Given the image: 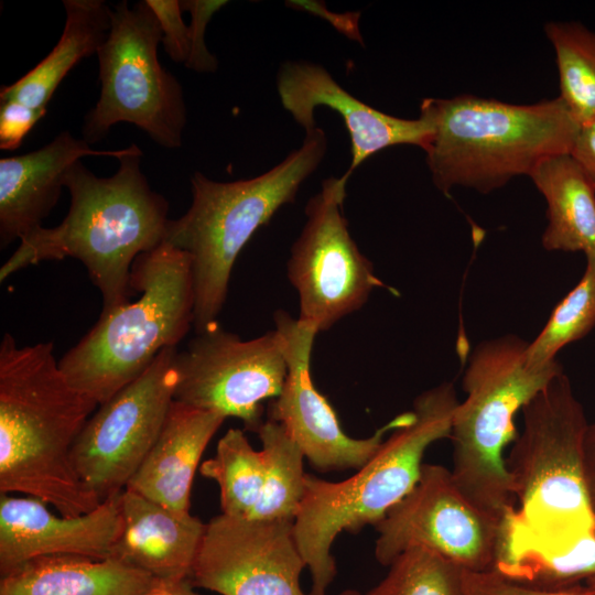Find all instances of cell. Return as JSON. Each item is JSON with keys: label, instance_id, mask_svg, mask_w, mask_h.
<instances>
[{"label": "cell", "instance_id": "obj_33", "mask_svg": "<svg viewBox=\"0 0 595 595\" xmlns=\"http://www.w3.org/2000/svg\"><path fill=\"white\" fill-rule=\"evenodd\" d=\"M45 113L15 100L0 101V149H18Z\"/></svg>", "mask_w": 595, "mask_h": 595}, {"label": "cell", "instance_id": "obj_19", "mask_svg": "<svg viewBox=\"0 0 595 595\" xmlns=\"http://www.w3.org/2000/svg\"><path fill=\"white\" fill-rule=\"evenodd\" d=\"M120 504L123 530L110 558L164 582L190 580L206 524L130 489Z\"/></svg>", "mask_w": 595, "mask_h": 595}, {"label": "cell", "instance_id": "obj_37", "mask_svg": "<svg viewBox=\"0 0 595 595\" xmlns=\"http://www.w3.org/2000/svg\"><path fill=\"white\" fill-rule=\"evenodd\" d=\"M338 595H363V594H360L358 591H355V589H345Z\"/></svg>", "mask_w": 595, "mask_h": 595}, {"label": "cell", "instance_id": "obj_27", "mask_svg": "<svg viewBox=\"0 0 595 595\" xmlns=\"http://www.w3.org/2000/svg\"><path fill=\"white\" fill-rule=\"evenodd\" d=\"M559 71L560 96L580 126L595 120V32L578 22L544 26Z\"/></svg>", "mask_w": 595, "mask_h": 595}, {"label": "cell", "instance_id": "obj_38", "mask_svg": "<svg viewBox=\"0 0 595 595\" xmlns=\"http://www.w3.org/2000/svg\"><path fill=\"white\" fill-rule=\"evenodd\" d=\"M588 581H593V582H595V576H594V577H592V578H589Z\"/></svg>", "mask_w": 595, "mask_h": 595}, {"label": "cell", "instance_id": "obj_11", "mask_svg": "<svg viewBox=\"0 0 595 595\" xmlns=\"http://www.w3.org/2000/svg\"><path fill=\"white\" fill-rule=\"evenodd\" d=\"M177 347L151 366L88 419L72 451L83 484L102 502L119 495L156 442L177 385Z\"/></svg>", "mask_w": 595, "mask_h": 595}, {"label": "cell", "instance_id": "obj_29", "mask_svg": "<svg viewBox=\"0 0 595 595\" xmlns=\"http://www.w3.org/2000/svg\"><path fill=\"white\" fill-rule=\"evenodd\" d=\"M463 571L435 553L414 547L389 565V572L365 595H464Z\"/></svg>", "mask_w": 595, "mask_h": 595}, {"label": "cell", "instance_id": "obj_30", "mask_svg": "<svg viewBox=\"0 0 595 595\" xmlns=\"http://www.w3.org/2000/svg\"><path fill=\"white\" fill-rule=\"evenodd\" d=\"M464 595H595V582L561 588H545L508 580L493 570L482 572L463 571Z\"/></svg>", "mask_w": 595, "mask_h": 595}, {"label": "cell", "instance_id": "obj_5", "mask_svg": "<svg viewBox=\"0 0 595 595\" xmlns=\"http://www.w3.org/2000/svg\"><path fill=\"white\" fill-rule=\"evenodd\" d=\"M326 150V134L316 127L305 133L299 149L256 177L218 182L201 172L193 174L192 204L184 215L169 220L164 241L192 258L196 334L218 323L242 248L283 205L294 202Z\"/></svg>", "mask_w": 595, "mask_h": 595}, {"label": "cell", "instance_id": "obj_20", "mask_svg": "<svg viewBox=\"0 0 595 595\" xmlns=\"http://www.w3.org/2000/svg\"><path fill=\"white\" fill-rule=\"evenodd\" d=\"M225 419L174 400L156 442L125 489L169 509L190 512L195 472Z\"/></svg>", "mask_w": 595, "mask_h": 595}, {"label": "cell", "instance_id": "obj_7", "mask_svg": "<svg viewBox=\"0 0 595 595\" xmlns=\"http://www.w3.org/2000/svg\"><path fill=\"white\" fill-rule=\"evenodd\" d=\"M521 412L522 430L506 455L517 515L540 544L565 554L595 533L584 467V408L563 371Z\"/></svg>", "mask_w": 595, "mask_h": 595}, {"label": "cell", "instance_id": "obj_36", "mask_svg": "<svg viewBox=\"0 0 595 595\" xmlns=\"http://www.w3.org/2000/svg\"><path fill=\"white\" fill-rule=\"evenodd\" d=\"M190 580L163 582L159 587L145 595H203L194 591Z\"/></svg>", "mask_w": 595, "mask_h": 595}, {"label": "cell", "instance_id": "obj_14", "mask_svg": "<svg viewBox=\"0 0 595 595\" xmlns=\"http://www.w3.org/2000/svg\"><path fill=\"white\" fill-rule=\"evenodd\" d=\"M274 322L282 340L286 377L280 394L269 403L268 419L283 426L316 470L359 469L379 450L387 433L414 418L413 410L398 414L369 437L348 436L311 379V354L318 332L283 311L274 314Z\"/></svg>", "mask_w": 595, "mask_h": 595}, {"label": "cell", "instance_id": "obj_35", "mask_svg": "<svg viewBox=\"0 0 595 595\" xmlns=\"http://www.w3.org/2000/svg\"><path fill=\"white\" fill-rule=\"evenodd\" d=\"M584 467L588 497L595 513V422L588 423L584 437Z\"/></svg>", "mask_w": 595, "mask_h": 595}, {"label": "cell", "instance_id": "obj_28", "mask_svg": "<svg viewBox=\"0 0 595 595\" xmlns=\"http://www.w3.org/2000/svg\"><path fill=\"white\" fill-rule=\"evenodd\" d=\"M595 326V260L586 258L577 284L555 305L537 337L529 342L528 359L534 365L556 360L566 345L587 335Z\"/></svg>", "mask_w": 595, "mask_h": 595}, {"label": "cell", "instance_id": "obj_23", "mask_svg": "<svg viewBox=\"0 0 595 595\" xmlns=\"http://www.w3.org/2000/svg\"><path fill=\"white\" fill-rule=\"evenodd\" d=\"M66 21L57 44L33 69L2 86L0 101L15 100L46 111L56 88L84 57L97 54L110 31L111 8L102 0H64Z\"/></svg>", "mask_w": 595, "mask_h": 595}, {"label": "cell", "instance_id": "obj_2", "mask_svg": "<svg viewBox=\"0 0 595 595\" xmlns=\"http://www.w3.org/2000/svg\"><path fill=\"white\" fill-rule=\"evenodd\" d=\"M138 148L118 161L110 177H98L82 160L68 170L67 215L55 227H37L20 240L0 268V281L43 261L75 258L86 268L108 311L131 300L136 259L165 239L169 204L141 171Z\"/></svg>", "mask_w": 595, "mask_h": 595}, {"label": "cell", "instance_id": "obj_8", "mask_svg": "<svg viewBox=\"0 0 595 595\" xmlns=\"http://www.w3.org/2000/svg\"><path fill=\"white\" fill-rule=\"evenodd\" d=\"M529 342L508 334L479 343L463 376L466 397L453 418V478L482 510L499 519L515 506L505 451L518 435L516 415L563 372L558 360L534 365Z\"/></svg>", "mask_w": 595, "mask_h": 595}, {"label": "cell", "instance_id": "obj_6", "mask_svg": "<svg viewBox=\"0 0 595 595\" xmlns=\"http://www.w3.org/2000/svg\"><path fill=\"white\" fill-rule=\"evenodd\" d=\"M131 288L140 292L100 316L60 360L68 381L98 405L140 377L166 348L177 347L194 325L191 256L163 241L132 264Z\"/></svg>", "mask_w": 595, "mask_h": 595}, {"label": "cell", "instance_id": "obj_21", "mask_svg": "<svg viewBox=\"0 0 595 595\" xmlns=\"http://www.w3.org/2000/svg\"><path fill=\"white\" fill-rule=\"evenodd\" d=\"M163 582L115 558L51 555L1 575L0 595H145Z\"/></svg>", "mask_w": 595, "mask_h": 595}, {"label": "cell", "instance_id": "obj_3", "mask_svg": "<svg viewBox=\"0 0 595 595\" xmlns=\"http://www.w3.org/2000/svg\"><path fill=\"white\" fill-rule=\"evenodd\" d=\"M458 402L453 383L437 385L414 399V418L393 430L355 475L335 483L305 474L293 534L311 572L309 595H326L335 578L336 537L375 526L416 485L429 446L450 439Z\"/></svg>", "mask_w": 595, "mask_h": 595}, {"label": "cell", "instance_id": "obj_24", "mask_svg": "<svg viewBox=\"0 0 595 595\" xmlns=\"http://www.w3.org/2000/svg\"><path fill=\"white\" fill-rule=\"evenodd\" d=\"M491 570L513 582L545 588L587 582L595 576V533L559 554L532 537L512 507L500 518Z\"/></svg>", "mask_w": 595, "mask_h": 595}, {"label": "cell", "instance_id": "obj_34", "mask_svg": "<svg viewBox=\"0 0 595 595\" xmlns=\"http://www.w3.org/2000/svg\"><path fill=\"white\" fill-rule=\"evenodd\" d=\"M571 156L595 187V120L581 126Z\"/></svg>", "mask_w": 595, "mask_h": 595}, {"label": "cell", "instance_id": "obj_9", "mask_svg": "<svg viewBox=\"0 0 595 595\" xmlns=\"http://www.w3.org/2000/svg\"><path fill=\"white\" fill-rule=\"evenodd\" d=\"M110 31L97 52L100 95L86 115L83 139H104L118 122H129L166 149L182 147L186 107L178 80L159 62V22L144 1L111 8Z\"/></svg>", "mask_w": 595, "mask_h": 595}, {"label": "cell", "instance_id": "obj_17", "mask_svg": "<svg viewBox=\"0 0 595 595\" xmlns=\"http://www.w3.org/2000/svg\"><path fill=\"white\" fill-rule=\"evenodd\" d=\"M120 494L76 517L56 516L34 497L1 494L0 574L41 556L110 558L123 530Z\"/></svg>", "mask_w": 595, "mask_h": 595}, {"label": "cell", "instance_id": "obj_4", "mask_svg": "<svg viewBox=\"0 0 595 595\" xmlns=\"http://www.w3.org/2000/svg\"><path fill=\"white\" fill-rule=\"evenodd\" d=\"M432 123L426 164L444 194L455 186L489 193L530 175L545 159L571 154L581 126L559 98L513 105L473 95L426 98Z\"/></svg>", "mask_w": 595, "mask_h": 595}, {"label": "cell", "instance_id": "obj_31", "mask_svg": "<svg viewBox=\"0 0 595 595\" xmlns=\"http://www.w3.org/2000/svg\"><path fill=\"white\" fill-rule=\"evenodd\" d=\"M155 15L161 32L162 44L176 63H186L191 54V28L182 18L181 1L177 0H145Z\"/></svg>", "mask_w": 595, "mask_h": 595}, {"label": "cell", "instance_id": "obj_10", "mask_svg": "<svg viewBox=\"0 0 595 595\" xmlns=\"http://www.w3.org/2000/svg\"><path fill=\"white\" fill-rule=\"evenodd\" d=\"M349 176H331L306 204V221L291 248L286 275L300 301L299 321L318 333L361 309L386 286L361 253L344 215Z\"/></svg>", "mask_w": 595, "mask_h": 595}, {"label": "cell", "instance_id": "obj_26", "mask_svg": "<svg viewBox=\"0 0 595 595\" xmlns=\"http://www.w3.org/2000/svg\"><path fill=\"white\" fill-rule=\"evenodd\" d=\"M257 433L262 443L266 478L249 519L294 521L304 495V454L275 421L268 419Z\"/></svg>", "mask_w": 595, "mask_h": 595}, {"label": "cell", "instance_id": "obj_12", "mask_svg": "<svg viewBox=\"0 0 595 595\" xmlns=\"http://www.w3.org/2000/svg\"><path fill=\"white\" fill-rule=\"evenodd\" d=\"M174 400L240 419L258 432L262 402L277 398L286 377L282 340L274 329L244 340L216 323L177 351Z\"/></svg>", "mask_w": 595, "mask_h": 595}, {"label": "cell", "instance_id": "obj_25", "mask_svg": "<svg viewBox=\"0 0 595 595\" xmlns=\"http://www.w3.org/2000/svg\"><path fill=\"white\" fill-rule=\"evenodd\" d=\"M199 473L218 484L221 513L249 518L264 486V455L253 450L242 430L229 429L218 441L216 454L201 464Z\"/></svg>", "mask_w": 595, "mask_h": 595}, {"label": "cell", "instance_id": "obj_16", "mask_svg": "<svg viewBox=\"0 0 595 595\" xmlns=\"http://www.w3.org/2000/svg\"><path fill=\"white\" fill-rule=\"evenodd\" d=\"M277 89L282 107L305 133L317 127L314 118L317 107H328L340 115L351 145L347 176L383 149L410 144L425 151L432 139L433 127L425 116L403 119L375 109L344 89L318 64L285 62L278 73Z\"/></svg>", "mask_w": 595, "mask_h": 595}, {"label": "cell", "instance_id": "obj_1", "mask_svg": "<svg viewBox=\"0 0 595 595\" xmlns=\"http://www.w3.org/2000/svg\"><path fill=\"white\" fill-rule=\"evenodd\" d=\"M97 402L62 371L53 343L0 344V493H22L76 517L100 500L78 477L73 446Z\"/></svg>", "mask_w": 595, "mask_h": 595}, {"label": "cell", "instance_id": "obj_15", "mask_svg": "<svg viewBox=\"0 0 595 595\" xmlns=\"http://www.w3.org/2000/svg\"><path fill=\"white\" fill-rule=\"evenodd\" d=\"M304 567L293 521L220 513L206 524L190 582L220 595H305Z\"/></svg>", "mask_w": 595, "mask_h": 595}, {"label": "cell", "instance_id": "obj_22", "mask_svg": "<svg viewBox=\"0 0 595 595\" xmlns=\"http://www.w3.org/2000/svg\"><path fill=\"white\" fill-rule=\"evenodd\" d=\"M547 202L542 245L595 260V187L571 154L542 161L529 175Z\"/></svg>", "mask_w": 595, "mask_h": 595}, {"label": "cell", "instance_id": "obj_18", "mask_svg": "<svg viewBox=\"0 0 595 595\" xmlns=\"http://www.w3.org/2000/svg\"><path fill=\"white\" fill-rule=\"evenodd\" d=\"M83 138L62 131L39 150L0 160L1 248L21 240L48 216L61 196L69 167L84 156H113L117 160L139 147L95 150Z\"/></svg>", "mask_w": 595, "mask_h": 595}, {"label": "cell", "instance_id": "obj_32", "mask_svg": "<svg viewBox=\"0 0 595 595\" xmlns=\"http://www.w3.org/2000/svg\"><path fill=\"white\" fill-rule=\"evenodd\" d=\"M227 1L185 0L181 1L182 10L188 11L191 22V54L185 66L199 73H214L218 67L217 58L205 45L206 26L213 17Z\"/></svg>", "mask_w": 595, "mask_h": 595}, {"label": "cell", "instance_id": "obj_13", "mask_svg": "<svg viewBox=\"0 0 595 595\" xmlns=\"http://www.w3.org/2000/svg\"><path fill=\"white\" fill-rule=\"evenodd\" d=\"M499 521L461 490L450 469L423 464L412 490L374 526L375 558L389 566L405 550L423 547L462 571L491 570Z\"/></svg>", "mask_w": 595, "mask_h": 595}]
</instances>
